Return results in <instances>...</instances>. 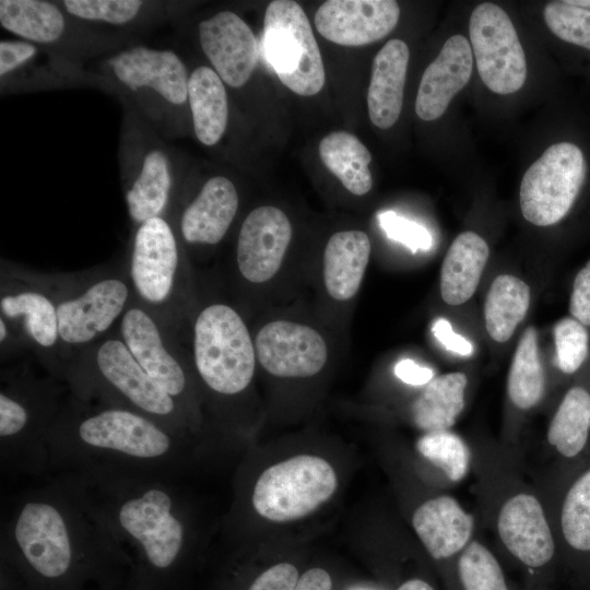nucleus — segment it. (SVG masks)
<instances>
[{
    "mask_svg": "<svg viewBox=\"0 0 590 590\" xmlns=\"http://www.w3.org/2000/svg\"><path fill=\"white\" fill-rule=\"evenodd\" d=\"M0 540V563L34 590L130 583L127 559L67 475L23 492L2 520Z\"/></svg>",
    "mask_w": 590,
    "mask_h": 590,
    "instance_id": "1",
    "label": "nucleus"
},
{
    "mask_svg": "<svg viewBox=\"0 0 590 590\" xmlns=\"http://www.w3.org/2000/svg\"><path fill=\"white\" fill-rule=\"evenodd\" d=\"M62 475L75 483L123 554L134 590L182 589L192 541L177 477Z\"/></svg>",
    "mask_w": 590,
    "mask_h": 590,
    "instance_id": "2",
    "label": "nucleus"
},
{
    "mask_svg": "<svg viewBox=\"0 0 590 590\" xmlns=\"http://www.w3.org/2000/svg\"><path fill=\"white\" fill-rule=\"evenodd\" d=\"M186 437L138 412L74 397L70 390L48 436L49 475L172 476Z\"/></svg>",
    "mask_w": 590,
    "mask_h": 590,
    "instance_id": "3",
    "label": "nucleus"
},
{
    "mask_svg": "<svg viewBox=\"0 0 590 590\" xmlns=\"http://www.w3.org/2000/svg\"><path fill=\"white\" fill-rule=\"evenodd\" d=\"M63 382L82 400L128 409L186 437L190 413L135 361L115 329L78 353Z\"/></svg>",
    "mask_w": 590,
    "mask_h": 590,
    "instance_id": "4",
    "label": "nucleus"
},
{
    "mask_svg": "<svg viewBox=\"0 0 590 590\" xmlns=\"http://www.w3.org/2000/svg\"><path fill=\"white\" fill-rule=\"evenodd\" d=\"M69 394L68 386L19 363L1 370L0 462L12 475H49L48 436Z\"/></svg>",
    "mask_w": 590,
    "mask_h": 590,
    "instance_id": "5",
    "label": "nucleus"
},
{
    "mask_svg": "<svg viewBox=\"0 0 590 590\" xmlns=\"http://www.w3.org/2000/svg\"><path fill=\"white\" fill-rule=\"evenodd\" d=\"M95 74L99 87L116 92L158 134L172 138L188 108L190 72L179 55L132 43L107 54Z\"/></svg>",
    "mask_w": 590,
    "mask_h": 590,
    "instance_id": "6",
    "label": "nucleus"
},
{
    "mask_svg": "<svg viewBox=\"0 0 590 590\" xmlns=\"http://www.w3.org/2000/svg\"><path fill=\"white\" fill-rule=\"evenodd\" d=\"M34 272L55 303L67 366L117 328L132 299L125 263L75 273Z\"/></svg>",
    "mask_w": 590,
    "mask_h": 590,
    "instance_id": "7",
    "label": "nucleus"
},
{
    "mask_svg": "<svg viewBox=\"0 0 590 590\" xmlns=\"http://www.w3.org/2000/svg\"><path fill=\"white\" fill-rule=\"evenodd\" d=\"M182 260L170 220L153 217L135 226L125 262L133 299L174 332L182 316Z\"/></svg>",
    "mask_w": 590,
    "mask_h": 590,
    "instance_id": "8",
    "label": "nucleus"
},
{
    "mask_svg": "<svg viewBox=\"0 0 590 590\" xmlns=\"http://www.w3.org/2000/svg\"><path fill=\"white\" fill-rule=\"evenodd\" d=\"M196 373L210 391L234 397L250 385L256 351L240 315L231 306L213 303L202 308L192 328Z\"/></svg>",
    "mask_w": 590,
    "mask_h": 590,
    "instance_id": "9",
    "label": "nucleus"
},
{
    "mask_svg": "<svg viewBox=\"0 0 590 590\" xmlns=\"http://www.w3.org/2000/svg\"><path fill=\"white\" fill-rule=\"evenodd\" d=\"M121 137L120 165L125 201L134 226L172 219L176 172L172 149L137 113L128 108Z\"/></svg>",
    "mask_w": 590,
    "mask_h": 590,
    "instance_id": "10",
    "label": "nucleus"
},
{
    "mask_svg": "<svg viewBox=\"0 0 590 590\" xmlns=\"http://www.w3.org/2000/svg\"><path fill=\"white\" fill-rule=\"evenodd\" d=\"M0 24L16 38L81 63L133 43L129 35L75 19L58 1L1 0Z\"/></svg>",
    "mask_w": 590,
    "mask_h": 590,
    "instance_id": "11",
    "label": "nucleus"
},
{
    "mask_svg": "<svg viewBox=\"0 0 590 590\" xmlns=\"http://www.w3.org/2000/svg\"><path fill=\"white\" fill-rule=\"evenodd\" d=\"M0 317L23 338L47 374L63 381L67 368L57 309L34 270L1 262Z\"/></svg>",
    "mask_w": 590,
    "mask_h": 590,
    "instance_id": "12",
    "label": "nucleus"
},
{
    "mask_svg": "<svg viewBox=\"0 0 590 590\" xmlns=\"http://www.w3.org/2000/svg\"><path fill=\"white\" fill-rule=\"evenodd\" d=\"M263 47L281 82L292 92L311 96L326 81L324 67L309 20L292 0H274L264 14Z\"/></svg>",
    "mask_w": 590,
    "mask_h": 590,
    "instance_id": "13",
    "label": "nucleus"
},
{
    "mask_svg": "<svg viewBox=\"0 0 590 590\" xmlns=\"http://www.w3.org/2000/svg\"><path fill=\"white\" fill-rule=\"evenodd\" d=\"M338 486L331 464L317 456L298 455L266 469L258 477L251 504L275 522L303 518L326 503Z\"/></svg>",
    "mask_w": 590,
    "mask_h": 590,
    "instance_id": "14",
    "label": "nucleus"
},
{
    "mask_svg": "<svg viewBox=\"0 0 590 590\" xmlns=\"http://www.w3.org/2000/svg\"><path fill=\"white\" fill-rule=\"evenodd\" d=\"M581 150L574 143L548 146L527 169L520 184L523 217L536 226L559 222L571 209L586 179Z\"/></svg>",
    "mask_w": 590,
    "mask_h": 590,
    "instance_id": "15",
    "label": "nucleus"
},
{
    "mask_svg": "<svg viewBox=\"0 0 590 590\" xmlns=\"http://www.w3.org/2000/svg\"><path fill=\"white\" fill-rule=\"evenodd\" d=\"M116 330L141 367L190 413L192 380L175 332L133 296Z\"/></svg>",
    "mask_w": 590,
    "mask_h": 590,
    "instance_id": "16",
    "label": "nucleus"
},
{
    "mask_svg": "<svg viewBox=\"0 0 590 590\" xmlns=\"http://www.w3.org/2000/svg\"><path fill=\"white\" fill-rule=\"evenodd\" d=\"M469 34L483 83L500 95L519 91L527 61L509 15L497 4L481 3L471 13Z\"/></svg>",
    "mask_w": 590,
    "mask_h": 590,
    "instance_id": "17",
    "label": "nucleus"
},
{
    "mask_svg": "<svg viewBox=\"0 0 590 590\" xmlns=\"http://www.w3.org/2000/svg\"><path fill=\"white\" fill-rule=\"evenodd\" d=\"M1 93L34 92L98 85L99 79L81 62L20 38L0 40Z\"/></svg>",
    "mask_w": 590,
    "mask_h": 590,
    "instance_id": "18",
    "label": "nucleus"
},
{
    "mask_svg": "<svg viewBox=\"0 0 590 590\" xmlns=\"http://www.w3.org/2000/svg\"><path fill=\"white\" fill-rule=\"evenodd\" d=\"M255 351L268 373L283 378L314 376L328 356L326 342L315 329L285 320L263 326L256 335Z\"/></svg>",
    "mask_w": 590,
    "mask_h": 590,
    "instance_id": "19",
    "label": "nucleus"
},
{
    "mask_svg": "<svg viewBox=\"0 0 590 590\" xmlns=\"http://www.w3.org/2000/svg\"><path fill=\"white\" fill-rule=\"evenodd\" d=\"M198 40L211 68L225 85L243 87L258 59V45L249 25L235 12L220 11L198 24Z\"/></svg>",
    "mask_w": 590,
    "mask_h": 590,
    "instance_id": "20",
    "label": "nucleus"
},
{
    "mask_svg": "<svg viewBox=\"0 0 590 590\" xmlns=\"http://www.w3.org/2000/svg\"><path fill=\"white\" fill-rule=\"evenodd\" d=\"M292 238L286 214L271 205L253 209L243 221L236 245L237 268L250 283H263L280 269Z\"/></svg>",
    "mask_w": 590,
    "mask_h": 590,
    "instance_id": "21",
    "label": "nucleus"
},
{
    "mask_svg": "<svg viewBox=\"0 0 590 590\" xmlns=\"http://www.w3.org/2000/svg\"><path fill=\"white\" fill-rule=\"evenodd\" d=\"M394 0H329L317 10L314 22L327 40L341 46H363L386 37L398 24Z\"/></svg>",
    "mask_w": 590,
    "mask_h": 590,
    "instance_id": "22",
    "label": "nucleus"
},
{
    "mask_svg": "<svg viewBox=\"0 0 590 590\" xmlns=\"http://www.w3.org/2000/svg\"><path fill=\"white\" fill-rule=\"evenodd\" d=\"M238 206L239 196L233 181L224 176H213L184 206L174 227L181 243L214 246L226 235Z\"/></svg>",
    "mask_w": 590,
    "mask_h": 590,
    "instance_id": "23",
    "label": "nucleus"
},
{
    "mask_svg": "<svg viewBox=\"0 0 590 590\" xmlns=\"http://www.w3.org/2000/svg\"><path fill=\"white\" fill-rule=\"evenodd\" d=\"M498 534L507 550L529 567H541L554 555L555 544L542 505L530 494H518L502 507Z\"/></svg>",
    "mask_w": 590,
    "mask_h": 590,
    "instance_id": "24",
    "label": "nucleus"
},
{
    "mask_svg": "<svg viewBox=\"0 0 590 590\" xmlns=\"http://www.w3.org/2000/svg\"><path fill=\"white\" fill-rule=\"evenodd\" d=\"M472 64L469 40L459 34L449 37L422 75L415 101L418 118L425 121L439 118L451 99L468 84Z\"/></svg>",
    "mask_w": 590,
    "mask_h": 590,
    "instance_id": "25",
    "label": "nucleus"
},
{
    "mask_svg": "<svg viewBox=\"0 0 590 590\" xmlns=\"http://www.w3.org/2000/svg\"><path fill=\"white\" fill-rule=\"evenodd\" d=\"M409 59L408 45L398 38L388 40L374 58L367 107L370 121L380 129L392 127L401 114Z\"/></svg>",
    "mask_w": 590,
    "mask_h": 590,
    "instance_id": "26",
    "label": "nucleus"
},
{
    "mask_svg": "<svg viewBox=\"0 0 590 590\" xmlns=\"http://www.w3.org/2000/svg\"><path fill=\"white\" fill-rule=\"evenodd\" d=\"M413 528L423 545L435 559L462 551L473 531V518L450 496L432 498L413 514Z\"/></svg>",
    "mask_w": 590,
    "mask_h": 590,
    "instance_id": "27",
    "label": "nucleus"
},
{
    "mask_svg": "<svg viewBox=\"0 0 590 590\" xmlns=\"http://www.w3.org/2000/svg\"><path fill=\"white\" fill-rule=\"evenodd\" d=\"M59 4L75 19L123 35L172 17L173 2L143 0H62Z\"/></svg>",
    "mask_w": 590,
    "mask_h": 590,
    "instance_id": "28",
    "label": "nucleus"
},
{
    "mask_svg": "<svg viewBox=\"0 0 590 590\" xmlns=\"http://www.w3.org/2000/svg\"><path fill=\"white\" fill-rule=\"evenodd\" d=\"M370 256V240L362 231L333 234L324 248L323 281L328 294L347 300L358 291Z\"/></svg>",
    "mask_w": 590,
    "mask_h": 590,
    "instance_id": "29",
    "label": "nucleus"
},
{
    "mask_svg": "<svg viewBox=\"0 0 590 590\" xmlns=\"http://www.w3.org/2000/svg\"><path fill=\"white\" fill-rule=\"evenodd\" d=\"M188 108L196 138L205 146L217 144L228 123V98L224 82L210 66L189 74Z\"/></svg>",
    "mask_w": 590,
    "mask_h": 590,
    "instance_id": "30",
    "label": "nucleus"
},
{
    "mask_svg": "<svg viewBox=\"0 0 590 590\" xmlns=\"http://www.w3.org/2000/svg\"><path fill=\"white\" fill-rule=\"evenodd\" d=\"M488 255L486 241L474 232H464L456 237L440 271V294L445 303L457 306L472 297Z\"/></svg>",
    "mask_w": 590,
    "mask_h": 590,
    "instance_id": "31",
    "label": "nucleus"
},
{
    "mask_svg": "<svg viewBox=\"0 0 590 590\" xmlns=\"http://www.w3.org/2000/svg\"><path fill=\"white\" fill-rule=\"evenodd\" d=\"M467 384L463 373H449L432 379L412 404L416 427L426 433L450 428L463 410Z\"/></svg>",
    "mask_w": 590,
    "mask_h": 590,
    "instance_id": "32",
    "label": "nucleus"
},
{
    "mask_svg": "<svg viewBox=\"0 0 590 590\" xmlns=\"http://www.w3.org/2000/svg\"><path fill=\"white\" fill-rule=\"evenodd\" d=\"M319 155L327 168L351 193L364 196L371 189V154L354 134L346 131L330 132L320 141Z\"/></svg>",
    "mask_w": 590,
    "mask_h": 590,
    "instance_id": "33",
    "label": "nucleus"
},
{
    "mask_svg": "<svg viewBox=\"0 0 590 590\" xmlns=\"http://www.w3.org/2000/svg\"><path fill=\"white\" fill-rule=\"evenodd\" d=\"M530 306V287L517 276L498 275L484 304L485 326L489 337L506 342L524 318Z\"/></svg>",
    "mask_w": 590,
    "mask_h": 590,
    "instance_id": "34",
    "label": "nucleus"
},
{
    "mask_svg": "<svg viewBox=\"0 0 590 590\" xmlns=\"http://www.w3.org/2000/svg\"><path fill=\"white\" fill-rule=\"evenodd\" d=\"M590 429V393L574 387L565 394L547 429L550 445L567 458L585 447Z\"/></svg>",
    "mask_w": 590,
    "mask_h": 590,
    "instance_id": "35",
    "label": "nucleus"
},
{
    "mask_svg": "<svg viewBox=\"0 0 590 590\" xmlns=\"http://www.w3.org/2000/svg\"><path fill=\"white\" fill-rule=\"evenodd\" d=\"M507 391L519 409L533 408L542 398L544 376L539 355L538 332L528 327L521 335L508 374Z\"/></svg>",
    "mask_w": 590,
    "mask_h": 590,
    "instance_id": "36",
    "label": "nucleus"
},
{
    "mask_svg": "<svg viewBox=\"0 0 590 590\" xmlns=\"http://www.w3.org/2000/svg\"><path fill=\"white\" fill-rule=\"evenodd\" d=\"M416 449L452 482L461 481L469 471V447L460 436L448 429L426 433L416 441Z\"/></svg>",
    "mask_w": 590,
    "mask_h": 590,
    "instance_id": "37",
    "label": "nucleus"
},
{
    "mask_svg": "<svg viewBox=\"0 0 590 590\" xmlns=\"http://www.w3.org/2000/svg\"><path fill=\"white\" fill-rule=\"evenodd\" d=\"M560 522L564 538L571 547L590 551V470L569 488Z\"/></svg>",
    "mask_w": 590,
    "mask_h": 590,
    "instance_id": "38",
    "label": "nucleus"
},
{
    "mask_svg": "<svg viewBox=\"0 0 590 590\" xmlns=\"http://www.w3.org/2000/svg\"><path fill=\"white\" fill-rule=\"evenodd\" d=\"M458 571L464 590H508L499 563L476 541L462 550Z\"/></svg>",
    "mask_w": 590,
    "mask_h": 590,
    "instance_id": "39",
    "label": "nucleus"
},
{
    "mask_svg": "<svg viewBox=\"0 0 590 590\" xmlns=\"http://www.w3.org/2000/svg\"><path fill=\"white\" fill-rule=\"evenodd\" d=\"M550 31L564 42L590 50V11L565 1L548 2L543 10Z\"/></svg>",
    "mask_w": 590,
    "mask_h": 590,
    "instance_id": "40",
    "label": "nucleus"
},
{
    "mask_svg": "<svg viewBox=\"0 0 590 590\" xmlns=\"http://www.w3.org/2000/svg\"><path fill=\"white\" fill-rule=\"evenodd\" d=\"M556 365L565 374L575 373L585 362L589 350V334L574 318H563L554 327Z\"/></svg>",
    "mask_w": 590,
    "mask_h": 590,
    "instance_id": "41",
    "label": "nucleus"
},
{
    "mask_svg": "<svg viewBox=\"0 0 590 590\" xmlns=\"http://www.w3.org/2000/svg\"><path fill=\"white\" fill-rule=\"evenodd\" d=\"M378 220L386 235L408 247L412 252L428 250L433 245L430 233L423 225L398 215L393 211L378 214Z\"/></svg>",
    "mask_w": 590,
    "mask_h": 590,
    "instance_id": "42",
    "label": "nucleus"
},
{
    "mask_svg": "<svg viewBox=\"0 0 590 590\" xmlns=\"http://www.w3.org/2000/svg\"><path fill=\"white\" fill-rule=\"evenodd\" d=\"M298 579L294 565L280 563L261 573L247 590H294Z\"/></svg>",
    "mask_w": 590,
    "mask_h": 590,
    "instance_id": "43",
    "label": "nucleus"
},
{
    "mask_svg": "<svg viewBox=\"0 0 590 590\" xmlns=\"http://www.w3.org/2000/svg\"><path fill=\"white\" fill-rule=\"evenodd\" d=\"M569 311L574 319L590 327V260L575 278Z\"/></svg>",
    "mask_w": 590,
    "mask_h": 590,
    "instance_id": "44",
    "label": "nucleus"
},
{
    "mask_svg": "<svg viewBox=\"0 0 590 590\" xmlns=\"http://www.w3.org/2000/svg\"><path fill=\"white\" fill-rule=\"evenodd\" d=\"M432 332L446 350L461 356H469L473 353L472 343L464 337L456 333L447 319H436L433 323Z\"/></svg>",
    "mask_w": 590,
    "mask_h": 590,
    "instance_id": "45",
    "label": "nucleus"
},
{
    "mask_svg": "<svg viewBox=\"0 0 590 590\" xmlns=\"http://www.w3.org/2000/svg\"><path fill=\"white\" fill-rule=\"evenodd\" d=\"M394 374L403 382L413 386L428 384L434 376L430 368L421 366L410 358L398 362L394 366Z\"/></svg>",
    "mask_w": 590,
    "mask_h": 590,
    "instance_id": "46",
    "label": "nucleus"
},
{
    "mask_svg": "<svg viewBox=\"0 0 590 590\" xmlns=\"http://www.w3.org/2000/svg\"><path fill=\"white\" fill-rule=\"evenodd\" d=\"M330 575L322 568L308 569L299 577L294 590H331Z\"/></svg>",
    "mask_w": 590,
    "mask_h": 590,
    "instance_id": "47",
    "label": "nucleus"
},
{
    "mask_svg": "<svg viewBox=\"0 0 590 590\" xmlns=\"http://www.w3.org/2000/svg\"><path fill=\"white\" fill-rule=\"evenodd\" d=\"M398 590H434L430 585L421 579H411L402 583Z\"/></svg>",
    "mask_w": 590,
    "mask_h": 590,
    "instance_id": "48",
    "label": "nucleus"
},
{
    "mask_svg": "<svg viewBox=\"0 0 590 590\" xmlns=\"http://www.w3.org/2000/svg\"><path fill=\"white\" fill-rule=\"evenodd\" d=\"M570 4L590 11V0H567Z\"/></svg>",
    "mask_w": 590,
    "mask_h": 590,
    "instance_id": "49",
    "label": "nucleus"
},
{
    "mask_svg": "<svg viewBox=\"0 0 590 590\" xmlns=\"http://www.w3.org/2000/svg\"><path fill=\"white\" fill-rule=\"evenodd\" d=\"M113 590H134L133 587L129 583V585H126V586H122L120 588H117V589H113Z\"/></svg>",
    "mask_w": 590,
    "mask_h": 590,
    "instance_id": "50",
    "label": "nucleus"
}]
</instances>
